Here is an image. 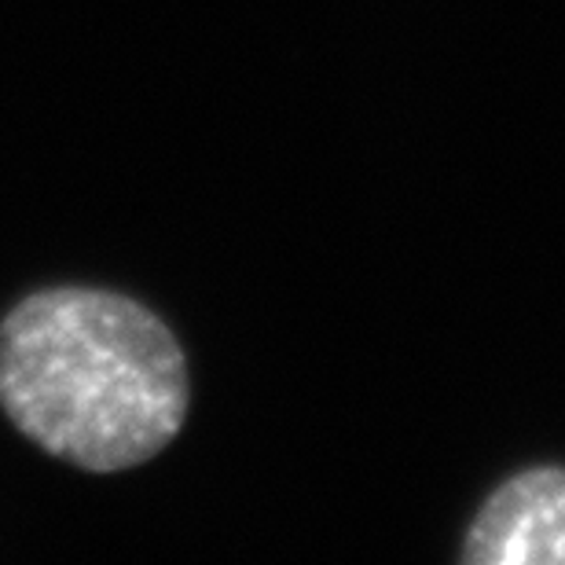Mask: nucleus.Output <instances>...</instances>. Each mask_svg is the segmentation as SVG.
Segmentation results:
<instances>
[{
	"label": "nucleus",
	"mask_w": 565,
	"mask_h": 565,
	"mask_svg": "<svg viewBox=\"0 0 565 565\" xmlns=\"http://www.w3.org/2000/svg\"><path fill=\"white\" fill-rule=\"evenodd\" d=\"M188 404L184 349L126 294L52 287L0 320V408L71 467H140L180 434Z\"/></svg>",
	"instance_id": "nucleus-1"
},
{
	"label": "nucleus",
	"mask_w": 565,
	"mask_h": 565,
	"mask_svg": "<svg viewBox=\"0 0 565 565\" xmlns=\"http://www.w3.org/2000/svg\"><path fill=\"white\" fill-rule=\"evenodd\" d=\"M467 565H565V467H529L507 478L462 540Z\"/></svg>",
	"instance_id": "nucleus-2"
}]
</instances>
